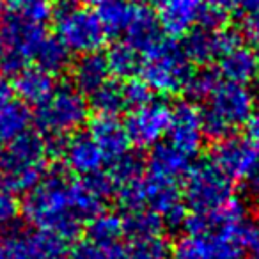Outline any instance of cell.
I'll list each match as a JSON object with an SVG mask.
<instances>
[{
    "mask_svg": "<svg viewBox=\"0 0 259 259\" xmlns=\"http://www.w3.org/2000/svg\"><path fill=\"white\" fill-rule=\"evenodd\" d=\"M112 185L107 174L71 180L61 170L47 172L27 192L22 211L30 226L59 236L75 238L82 226L103 211Z\"/></svg>",
    "mask_w": 259,
    "mask_h": 259,
    "instance_id": "6da1fadb",
    "label": "cell"
},
{
    "mask_svg": "<svg viewBox=\"0 0 259 259\" xmlns=\"http://www.w3.org/2000/svg\"><path fill=\"white\" fill-rule=\"evenodd\" d=\"M202 101L204 105L199 110L202 132L213 141L234 135L236 130L247 126L255 108L254 93L245 83L222 78Z\"/></svg>",
    "mask_w": 259,
    "mask_h": 259,
    "instance_id": "7a4b0ae2",
    "label": "cell"
},
{
    "mask_svg": "<svg viewBox=\"0 0 259 259\" xmlns=\"http://www.w3.org/2000/svg\"><path fill=\"white\" fill-rule=\"evenodd\" d=\"M48 158L45 139L27 130L8 142L6 151L0 153V187L13 194L32 190L47 174Z\"/></svg>",
    "mask_w": 259,
    "mask_h": 259,
    "instance_id": "3957f363",
    "label": "cell"
},
{
    "mask_svg": "<svg viewBox=\"0 0 259 259\" xmlns=\"http://www.w3.org/2000/svg\"><path fill=\"white\" fill-rule=\"evenodd\" d=\"M194 62L185 54L183 47L174 39H162L142 52L139 75L142 82L158 94H180L187 91L194 76Z\"/></svg>",
    "mask_w": 259,
    "mask_h": 259,
    "instance_id": "277c9868",
    "label": "cell"
},
{
    "mask_svg": "<svg viewBox=\"0 0 259 259\" xmlns=\"http://www.w3.org/2000/svg\"><path fill=\"white\" fill-rule=\"evenodd\" d=\"M54 16L55 37L68 48L71 54H91L98 52L107 41L103 23L94 9L76 0H61Z\"/></svg>",
    "mask_w": 259,
    "mask_h": 259,
    "instance_id": "5b68a950",
    "label": "cell"
},
{
    "mask_svg": "<svg viewBox=\"0 0 259 259\" xmlns=\"http://www.w3.org/2000/svg\"><path fill=\"white\" fill-rule=\"evenodd\" d=\"M89 103L73 85H55L47 100L36 105L32 122L47 137H69L87 122Z\"/></svg>",
    "mask_w": 259,
    "mask_h": 259,
    "instance_id": "8992f818",
    "label": "cell"
},
{
    "mask_svg": "<svg viewBox=\"0 0 259 259\" xmlns=\"http://www.w3.org/2000/svg\"><path fill=\"white\" fill-rule=\"evenodd\" d=\"M45 36L43 23L15 15L0 20V75L8 78L27 68Z\"/></svg>",
    "mask_w": 259,
    "mask_h": 259,
    "instance_id": "52a82bcc",
    "label": "cell"
},
{
    "mask_svg": "<svg viewBox=\"0 0 259 259\" xmlns=\"http://www.w3.org/2000/svg\"><path fill=\"white\" fill-rule=\"evenodd\" d=\"M185 204L192 213H208L220 208L233 197V181L209 160L192 163L185 174Z\"/></svg>",
    "mask_w": 259,
    "mask_h": 259,
    "instance_id": "ba28073f",
    "label": "cell"
},
{
    "mask_svg": "<svg viewBox=\"0 0 259 259\" xmlns=\"http://www.w3.org/2000/svg\"><path fill=\"white\" fill-rule=\"evenodd\" d=\"M211 162L231 181L259 195V144L255 141L238 135L219 139L211 149Z\"/></svg>",
    "mask_w": 259,
    "mask_h": 259,
    "instance_id": "9c48e42d",
    "label": "cell"
},
{
    "mask_svg": "<svg viewBox=\"0 0 259 259\" xmlns=\"http://www.w3.org/2000/svg\"><path fill=\"white\" fill-rule=\"evenodd\" d=\"M68 240L50 231H11L0 236V259H66Z\"/></svg>",
    "mask_w": 259,
    "mask_h": 259,
    "instance_id": "30bf717a",
    "label": "cell"
},
{
    "mask_svg": "<svg viewBox=\"0 0 259 259\" xmlns=\"http://www.w3.org/2000/svg\"><path fill=\"white\" fill-rule=\"evenodd\" d=\"M141 202L142 208L151 209L153 213L170 227H178L187 219V204H185L183 192L176 180L144 174L141 185Z\"/></svg>",
    "mask_w": 259,
    "mask_h": 259,
    "instance_id": "8fae6325",
    "label": "cell"
},
{
    "mask_svg": "<svg viewBox=\"0 0 259 259\" xmlns=\"http://www.w3.org/2000/svg\"><path fill=\"white\" fill-rule=\"evenodd\" d=\"M172 107L160 100H149L132 108L126 117L124 128L130 142L139 148H153L167 134Z\"/></svg>",
    "mask_w": 259,
    "mask_h": 259,
    "instance_id": "7c38bea8",
    "label": "cell"
},
{
    "mask_svg": "<svg viewBox=\"0 0 259 259\" xmlns=\"http://www.w3.org/2000/svg\"><path fill=\"white\" fill-rule=\"evenodd\" d=\"M199 234L208 236L217 259H243L247 252L255 247L259 227L245 217L217 224Z\"/></svg>",
    "mask_w": 259,
    "mask_h": 259,
    "instance_id": "4fadbf2b",
    "label": "cell"
},
{
    "mask_svg": "<svg viewBox=\"0 0 259 259\" xmlns=\"http://www.w3.org/2000/svg\"><path fill=\"white\" fill-rule=\"evenodd\" d=\"M202 141H204V132H202L199 108L188 101H181L172 107L165 142L195 160L202 148Z\"/></svg>",
    "mask_w": 259,
    "mask_h": 259,
    "instance_id": "5bb4252c",
    "label": "cell"
},
{
    "mask_svg": "<svg viewBox=\"0 0 259 259\" xmlns=\"http://www.w3.org/2000/svg\"><path fill=\"white\" fill-rule=\"evenodd\" d=\"M185 36L187 37L181 47L194 64H209L241 41L240 34L226 27L211 29V27L199 25L197 29H192Z\"/></svg>",
    "mask_w": 259,
    "mask_h": 259,
    "instance_id": "9a60e30c",
    "label": "cell"
},
{
    "mask_svg": "<svg viewBox=\"0 0 259 259\" xmlns=\"http://www.w3.org/2000/svg\"><path fill=\"white\" fill-rule=\"evenodd\" d=\"M59 156H62L66 167L80 178L100 176L110 165L108 156L89 134H76L68 137Z\"/></svg>",
    "mask_w": 259,
    "mask_h": 259,
    "instance_id": "2e32d148",
    "label": "cell"
},
{
    "mask_svg": "<svg viewBox=\"0 0 259 259\" xmlns=\"http://www.w3.org/2000/svg\"><path fill=\"white\" fill-rule=\"evenodd\" d=\"M160 29L170 37L188 34L199 25L204 13V0H151Z\"/></svg>",
    "mask_w": 259,
    "mask_h": 259,
    "instance_id": "e0dca14e",
    "label": "cell"
},
{
    "mask_svg": "<svg viewBox=\"0 0 259 259\" xmlns=\"http://www.w3.org/2000/svg\"><path fill=\"white\" fill-rule=\"evenodd\" d=\"M87 134L93 137V141L103 149L108 160L115 162L122 155L130 151V137L124 128V122L117 119V115H101L98 114L89 122V132Z\"/></svg>",
    "mask_w": 259,
    "mask_h": 259,
    "instance_id": "ac0fdd59",
    "label": "cell"
},
{
    "mask_svg": "<svg viewBox=\"0 0 259 259\" xmlns=\"http://www.w3.org/2000/svg\"><path fill=\"white\" fill-rule=\"evenodd\" d=\"M217 62H219V75L224 76V80H229V82L247 85L259 76L257 54H254L241 41L227 52H224L217 59Z\"/></svg>",
    "mask_w": 259,
    "mask_h": 259,
    "instance_id": "d6986e66",
    "label": "cell"
},
{
    "mask_svg": "<svg viewBox=\"0 0 259 259\" xmlns=\"http://www.w3.org/2000/svg\"><path fill=\"white\" fill-rule=\"evenodd\" d=\"M110 78L107 59L100 52H91L78 57V61L71 66L73 87L82 94H93Z\"/></svg>",
    "mask_w": 259,
    "mask_h": 259,
    "instance_id": "ffe728a7",
    "label": "cell"
},
{
    "mask_svg": "<svg viewBox=\"0 0 259 259\" xmlns=\"http://www.w3.org/2000/svg\"><path fill=\"white\" fill-rule=\"evenodd\" d=\"M13 78V93L25 105H39L55 89L54 75L41 69L39 66H27Z\"/></svg>",
    "mask_w": 259,
    "mask_h": 259,
    "instance_id": "44dd1931",
    "label": "cell"
},
{
    "mask_svg": "<svg viewBox=\"0 0 259 259\" xmlns=\"http://www.w3.org/2000/svg\"><path fill=\"white\" fill-rule=\"evenodd\" d=\"M192 163H194V158L185 155L183 151H180L174 146H170L169 142H158L151 149L148 169L151 174L178 181L187 174Z\"/></svg>",
    "mask_w": 259,
    "mask_h": 259,
    "instance_id": "7402d4cb",
    "label": "cell"
},
{
    "mask_svg": "<svg viewBox=\"0 0 259 259\" xmlns=\"http://www.w3.org/2000/svg\"><path fill=\"white\" fill-rule=\"evenodd\" d=\"M160 32H162V29H160L155 11L144 4H137L135 15L130 22L126 32L122 34V39L128 41L130 45H134L141 52H144L155 41L160 39Z\"/></svg>",
    "mask_w": 259,
    "mask_h": 259,
    "instance_id": "603a6c76",
    "label": "cell"
},
{
    "mask_svg": "<svg viewBox=\"0 0 259 259\" xmlns=\"http://www.w3.org/2000/svg\"><path fill=\"white\" fill-rule=\"evenodd\" d=\"M124 236V226H122V217L117 213L100 211L87 222V240L100 247H117L122 243Z\"/></svg>",
    "mask_w": 259,
    "mask_h": 259,
    "instance_id": "cb8c5ba5",
    "label": "cell"
},
{
    "mask_svg": "<svg viewBox=\"0 0 259 259\" xmlns=\"http://www.w3.org/2000/svg\"><path fill=\"white\" fill-rule=\"evenodd\" d=\"M107 59L110 75L115 78H134L141 71V62H142V52L135 48L134 45H130L128 41H117L114 43L108 52L105 54Z\"/></svg>",
    "mask_w": 259,
    "mask_h": 259,
    "instance_id": "d4e9b609",
    "label": "cell"
},
{
    "mask_svg": "<svg viewBox=\"0 0 259 259\" xmlns=\"http://www.w3.org/2000/svg\"><path fill=\"white\" fill-rule=\"evenodd\" d=\"M91 105L101 115H119L124 110H130L126 82L121 78H108L100 89L91 94Z\"/></svg>",
    "mask_w": 259,
    "mask_h": 259,
    "instance_id": "484cf974",
    "label": "cell"
},
{
    "mask_svg": "<svg viewBox=\"0 0 259 259\" xmlns=\"http://www.w3.org/2000/svg\"><path fill=\"white\" fill-rule=\"evenodd\" d=\"M170 245L162 234L156 236L130 238L128 243H121L114 259H169Z\"/></svg>",
    "mask_w": 259,
    "mask_h": 259,
    "instance_id": "4316f807",
    "label": "cell"
},
{
    "mask_svg": "<svg viewBox=\"0 0 259 259\" xmlns=\"http://www.w3.org/2000/svg\"><path fill=\"white\" fill-rule=\"evenodd\" d=\"M32 61L41 69H45L50 75H59V73L66 71L71 64V52L61 43L55 36H45V39L39 43L36 54H34Z\"/></svg>",
    "mask_w": 259,
    "mask_h": 259,
    "instance_id": "83f0119b",
    "label": "cell"
},
{
    "mask_svg": "<svg viewBox=\"0 0 259 259\" xmlns=\"http://www.w3.org/2000/svg\"><path fill=\"white\" fill-rule=\"evenodd\" d=\"M135 9H137V2L134 0H114V2L100 6L98 15H100L107 36L122 37L134 18Z\"/></svg>",
    "mask_w": 259,
    "mask_h": 259,
    "instance_id": "f1b7e54d",
    "label": "cell"
},
{
    "mask_svg": "<svg viewBox=\"0 0 259 259\" xmlns=\"http://www.w3.org/2000/svg\"><path fill=\"white\" fill-rule=\"evenodd\" d=\"M32 122L29 105L20 100H11L0 110V141L11 142L18 135L25 134Z\"/></svg>",
    "mask_w": 259,
    "mask_h": 259,
    "instance_id": "f546056e",
    "label": "cell"
},
{
    "mask_svg": "<svg viewBox=\"0 0 259 259\" xmlns=\"http://www.w3.org/2000/svg\"><path fill=\"white\" fill-rule=\"evenodd\" d=\"M122 226H124V236L128 238H142V236H156L162 234L163 220L156 213L148 208L128 209L122 215Z\"/></svg>",
    "mask_w": 259,
    "mask_h": 259,
    "instance_id": "4dcf8cb0",
    "label": "cell"
},
{
    "mask_svg": "<svg viewBox=\"0 0 259 259\" xmlns=\"http://www.w3.org/2000/svg\"><path fill=\"white\" fill-rule=\"evenodd\" d=\"M169 259H217L206 234L187 233L170 248Z\"/></svg>",
    "mask_w": 259,
    "mask_h": 259,
    "instance_id": "1f68e13d",
    "label": "cell"
},
{
    "mask_svg": "<svg viewBox=\"0 0 259 259\" xmlns=\"http://www.w3.org/2000/svg\"><path fill=\"white\" fill-rule=\"evenodd\" d=\"M2 8L9 11V15L20 16L29 22L43 23L52 16V6L48 0H0Z\"/></svg>",
    "mask_w": 259,
    "mask_h": 259,
    "instance_id": "d6a6232c",
    "label": "cell"
},
{
    "mask_svg": "<svg viewBox=\"0 0 259 259\" xmlns=\"http://www.w3.org/2000/svg\"><path fill=\"white\" fill-rule=\"evenodd\" d=\"M222 76L219 75V71H211V69H202V71H195L194 76L190 78L187 87V93L192 98H197V100H204L209 93H211L213 87L219 83V80Z\"/></svg>",
    "mask_w": 259,
    "mask_h": 259,
    "instance_id": "836d02e7",
    "label": "cell"
},
{
    "mask_svg": "<svg viewBox=\"0 0 259 259\" xmlns=\"http://www.w3.org/2000/svg\"><path fill=\"white\" fill-rule=\"evenodd\" d=\"M119 247H121V243H119L117 247L107 248V247H100V245L85 240L76 245L73 250H69L66 259H114Z\"/></svg>",
    "mask_w": 259,
    "mask_h": 259,
    "instance_id": "e575fe53",
    "label": "cell"
},
{
    "mask_svg": "<svg viewBox=\"0 0 259 259\" xmlns=\"http://www.w3.org/2000/svg\"><path fill=\"white\" fill-rule=\"evenodd\" d=\"M18 211L20 206L15 194L6 190L4 187H0V231L8 229L15 222L16 217H18Z\"/></svg>",
    "mask_w": 259,
    "mask_h": 259,
    "instance_id": "d590c367",
    "label": "cell"
},
{
    "mask_svg": "<svg viewBox=\"0 0 259 259\" xmlns=\"http://www.w3.org/2000/svg\"><path fill=\"white\" fill-rule=\"evenodd\" d=\"M13 96H15V93H13V85L8 82L6 76L0 75V110H2V108H4L6 105L13 100Z\"/></svg>",
    "mask_w": 259,
    "mask_h": 259,
    "instance_id": "8d00e7d4",
    "label": "cell"
},
{
    "mask_svg": "<svg viewBox=\"0 0 259 259\" xmlns=\"http://www.w3.org/2000/svg\"><path fill=\"white\" fill-rule=\"evenodd\" d=\"M247 128H248V134H250V139L259 144V107H255L254 112H252L250 119L247 122Z\"/></svg>",
    "mask_w": 259,
    "mask_h": 259,
    "instance_id": "74e56055",
    "label": "cell"
},
{
    "mask_svg": "<svg viewBox=\"0 0 259 259\" xmlns=\"http://www.w3.org/2000/svg\"><path fill=\"white\" fill-rule=\"evenodd\" d=\"M240 15H248V13L259 11V0H236V8Z\"/></svg>",
    "mask_w": 259,
    "mask_h": 259,
    "instance_id": "f35d334b",
    "label": "cell"
},
{
    "mask_svg": "<svg viewBox=\"0 0 259 259\" xmlns=\"http://www.w3.org/2000/svg\"><path fill=\"white\" fill-rule=\"evenodd\" d=\"M204 4L211 9H219V11L227 13V9L236 8V0H204Z\"/></svg>",
    "mask_w": 259,
    "mask_h": 259,
    "instance_id": "ab89813d",
    "label": "cell"
},
{
    "mask_svg": "<svg viewBox=\"0 0 259 259\" xmlns=\"http://www.w3.org/2000/svg\"><path fill=\"white\" fill-rule=\"evenodd\" d=\"M85 4H91V6H103V4H108V2H114V0H83Z\"/></svg>",
    "mask_w": 259,
    "mask_h": 259,
    "instance_id": "60d3db41",
    "label": "cell"
},
{
    "mask_svg": "<svg viewBox=\"0 0 259 259\" xmlns=\"http://www.w3.org/2000/svg\"><path fill=\"white\" fill-rule=\"evenodd\" d=\"M254 248H255V250L259 252V234H257V241H255V247H254Z\"/></svg>",
    "mask_w": 259,
    "mask_h": 259,
    "instance_id": "b9f144b4",
    "label": "cell"
},
{
    "mask_svg": "<svg viewBox=\"0 0 259 259\" xmlns=\"http://www.w3.org/2000/svg\"><path fill=\"white\" fill-rule=\"evenodd\" d=\"M2 9H4V8H2V2H0V20L4 18V16H2Z\"/></svg>",
    "mask_w": 259,
    "mask_h": 259,
    "instance_id": "7bdbcfd3",
    "label": "cell"
},
{
    "mask_svg": "<svg viewBox=\"0 0 259 259\" xmlns=\"http://www.w3.org/2000/svg\"><path fill=\"white\" fill-rule=\"evenodd\" d=\"M252 259H259V252H257V254H255V255H254V257H252Z\"/></svg>",
    "mask_w": 259,
    "mask_h": 259,
    "instance_id": "ee69618b",
    "label": "cell"
},
{
    "mask_svg": "<svg viewBox=\"0 0 259 259\" xmlns=\"http://www.w3.org/2000/svg\"><path fill=\"white\" fill-rule=\"evenodd\" d=\"M257 61H259V54H257Z\"/></svg>",
    "mask_w": 259,
    "mask_h": 259,
    "instance_id": "f6af8a7d",
    "label": "cell"
}]
</instances>
